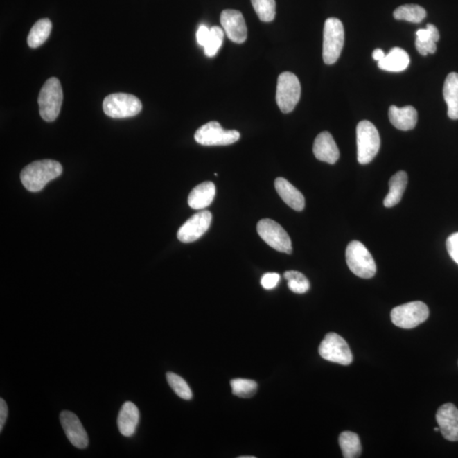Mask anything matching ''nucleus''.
I'll return each mask as SVG.
<instances>
[{
	"mask_svg": "<svg viewBox=\"0 0 458 458\" xmlns=\"http://www.w3.org/2000/svg\"><path fill=\"white\" fill-rule=\"evenodd\" d=\"M437 420L440 431L446 440L458 441V409L452 403L439 408Z\"/></svg>",
	"mask_w": 458,
	"mask_h": 458,
	"instance_id": "15",
	"label": "nucleus"
},
{
	"mask_svg": "<svg viewBox=\"0 0 458 458\" xmlns=\"http://www.w3.org/2000/svg\"><path fill=\"white\" fill-rule=\"evenodd\" d=\"M283 277L288 280V287L295 294H305L310 289V282L300 272L287 271Z\"/></svg>",
	"mask_w": 458,
	"mask_h": 458,
	"instance_id": "27",
	"label": "nucleus"
},
{
	"mask_svg": "<svg viewBox=\"0 0 458 458\" xmlns=\"http://www.w3.org/2000/svg\"><path fill=\"white\" fill-rule=\"evenodd\" d=\"M240 138V132L224 130L220 123L214 121L203 125L195 134V141L205 146H229L237 142Z\"/></svg>",
	"mask_w": 458,
	"mask_h": 458,
	"instance_id": "9",
	"label": "nucleus"
},
{
	"mask_svg": "<svg viewBox=\"0 0 458 458\" xmlns=\"http://www.w3.org/2000/svg\"><path fill=\"white\" fill-rule=\"evenodd\" d=\"M103 109L105 114L112 118H127L139 114L142 103L132 94H112L105 98Z\"/></svg>",
	"mask_w": 458,
	"mask_h": 458,
	"instance_id": "7",
	"label": "nucleus"
},
{
	"mask_svg": "<svg viewBox=\"0 0 458 458\" xmlns=\"http://www.w3.org/2000/svg\"><path fill=\"white\" fill-rule=\"evenodd\" d=\"M139 408L131 401L123 405L117 419V426L123 437H131L134 434L139 423Z\"/></svg>",
	"mask_w": 458,
	"mask_h": 458,
	"instance_id": "17",
	"label": "nucleus"
},
{
	"mask_svg": "<svg viewBox=\"0 0 458 458\" xmlns=\"http://www.w3.org/2000/svg\"><path fill=\"white\" fill-rule=\"evenodd\" d=\"M416 49L420 55L426 56L429 54H434L437 51V43L434 41H419L416 39Z\"/></svg>",
	"mask_w": 458,
	"mask_h": 458,
	"instance_id": "33",
	"label": "nucleus"
},
{
	"mask_svg": "<svg viewBox=\"0 0 458 458\" xmlns=\"http://www.w3.org/2000/svg\"><path fill=\"white\" fill-rule=\"evenodd\" d=\"M426 10L418 5H405L394 11L396 20H404L419 24L426 17Z\"/></svg>",
	"mask_w": 458,
	"mask_h": 458,
	"instance_id": "26",
	"label": "nucleus"
},
{
	"mask_svg": "<svg viewBox=\"0 0 458 458\" xmlns=\"http://www.w3.org/2000/svg\"><path fill=\"white\" fill-rule=\"evenodd\" d=\"M429 308L422 301H414L396 306L391 312V321L401 328H414L429 317Z\"/></svg>",
	"mask_w": 458,
	"mask_h": 458,
	"instance_id": "8",
	"label": "nucleus"
},
{
	"mask_svg": "<svg viewBox=\"0 0 458 458\" xmlns=\"http://www.w3.org/2000/svg\"><path fill=\"white\" fill-rule=\"evenodd\" d=\"M319 354L324 360L347 366L352 362L351 351L347 342L335 333H328L319 346Z\"/></svg>",
	"mask_w": 458,
	"mask_h": 458,
	"instance_id": "10",
	"label": "nucleus"
},
{
	"mask_svg": "<svg viewBox=\"0 0 458 458\" xmlns=\"http://www.w3.org/2000/svg\"><path fill=\"white\" fill-rule=\"evenodd\" d=\"M213 215L209 211H202L193 215L177 232V238L183 243H191L198 240L209 229Z\"/></svg>",
	"mask_w": 458,
	"mask_h": 458,
	"instance_id": "12",
	"label": "nucleus"
},
{
	"mask_svg": "<svg viewBox=\"0 0 458 458\" xmlns=\"http://www.w3.org/2000/svg\"><path fill=\"white\" fill-rule=\"evenodd\" d=\"M280 275L276 272H268L265 274L261 279V285L265 290H270L274 289L279 285Z\"/></svg>",
	"mask_w": 458,
	"mask_h": 458,
	"instance_id": "32",
	"label": "nucleus"
},
{
	"mask_svg": "<svg viewBox=\"0 0 458 458\" xmlns=\"http://www.w3.org/2000/svg\"><path fill=\"white\" fill-rule=\"evenodd\" d=\"M407 185V174L403 171L396 173L389 182V191L384 200V206L387 208L395 206L398 204Z\"/></svg>",
	"mask_w": 458,
	"mask_h": 458,
	"instance_id": "23",
	"label": "nucleus"
},
{
	"mask_svg": "<svg viewBox=\"0 0 458 458\" xmlns=\"http://www.w3.org/2000/svg\"><path fill=\"white\" fill-rule=\"evenodd\" d=\"M223 39H224V30L219 26H213L210 28L209 37L204 46L205 55L208 58H213L218 54L219 49L222 47Z\"/></svg>",
	"mask_w": 458,
	"mask_h": 458,
	"instance_id": "28",
	"label": "nucleus"
},
{
	"mask_svg": "<svg viewBox=\"0 0 458 458\" xmlns=\"http://www.w3.org/2000/svg\"><path fill=\"white\" fill-rule=\"evenodd\" d=\"M257 233L261 238L279 252L292 253V243L286 231L271 219H263L257 223Z\"/></svg>",
	"mask_w": 458,
	"mask_h": 458,
	"instance_id": "11",
	"label": "nucleus"
},
{
	"mask_svg": "<svg viewBox=\"0 0 458 458\" xmlns=\"http://www.w3.org/2000/svg\"><path fill=\"white\" fill-rule=\"evenodd\" d=\"M60 420L68 440L75 448L79 449L88 448V434L77 415L69 411H63L60 415Z\"/></svg>",
	"mask_w": 458,
	"mask_h": 458,
	"instance_id": "14",
	"label": "nucleus"
},
{
	"mask_svg": "<svg viewBox=\"0 0 458 458\" xmlns=\"http://www.w3.org/2000/svg\"><path fill=\"white\" fill-rule=\"evenodd\" d=\"M52 22L49 19L44 18L37 21L33 25L28 37V44L30 48L36 49L41 46L51 35Z\"/></svg>",
	"mask_w": 458,
	"mask_h": 458,
	"instance_id": "24",
	"label": "nucleus"
},
{
	"mask_svg": "<svg viewBox=\"0 0 458 458\" xmlns=\"http://www.w3.org/2000/svg\"><path fill=\"white\" fill-rule=\"evenodd\" d=\"M385 56V54L383 51L380 49H376V51H373V58L377 62H380V60H383Z\"/></svg>",
	"mask_w": 458,
	"mask_h": 458,
	"instance_id": "37",
	"label": "nucleus"
},
{
	"mask_svg": "<svg viewBox=\"0 0 458 458\" xmlns=\"http://www.w3.org/2000/svg\"><path fill=\"white\" fill-rule=\"evenodd\" d=\"M240 458H255V457H251V456H241Z\"/></svg>",
	"mask_w": 458,
	"mask_h": 458,
	"instance_id": "38",
	"label": "nucleus"
},
{
	"mask_svg": "<svg viewBox=\"0 0 458 458\" xmlns=\"http://www.w3.org/2000/svg\"><path fill=\"white\" fill-rule=\"evenodd\" d=\"M301 93V83L297 76L290 71L279 75L276 101L280 111L285 114L293 112L300 100Z\"/></svg>",
	"mask_w": 458,
	"mask_h": 458,
	"instance_id": "6",
	"label": "nucleus"
},
{
	"mask_svg": "<svg viewBox=\"0 0 458 458\" xmlns=\"http://www.w3.org/2000/svg\"><path fill=\"white\" fill-rule=\"evenodd\" d=\"M443 96L448 105V114L450 119H458V73H450L446 78Z\"/></svg>",
	"mask_w": 458,
	"mask_h": 458,
	"instance_id": "22",
	"label": "nucleus"
},
{
	"mask_svg": "<svg viewBox=\"0 0 458 458\" xmlns=\"http://www.w3.org/2000/svg\"><path fill=\"white\" fill-rule=\"evenodd\" d=\"M166 380H168L170 387L173 389V391L180 398L186 400L192 399L193 393L191 389L183 378L177 376L176 373L170 372L166 373Z\"/></svg>",
	"mask_w": 458,
	"mask_h": 458,
	"instance_id": "31",
	"label": "nucleus"
},
{
	"mask_svg": "<svg viewBox=\"0 0 458 458\" xmlns=\"http://www.w3.org/2000/svg\"><path fill=\"white\" fill-rule=\"evenodd\" d=\"M348 267L358 277L373 278L376 274V264L369 249L361 242L351 241L346 252Z\"/></svg>",
	"mask_w": 458,
	"mask_h": 458,
	"instance_id": "3",
	"label": "nucleus"
},
{
	"mask_svg": "<svg viewBox=\"0 0 458 458\" xmlns=\"http://www.w3.org/2000/svg\"><path fill=\"white\" fill-rule=\"evenodd\" d=\"M410 58L407 53L400 48H393L383 60L378 62L381 70L399 73L406 70L409 66Z\"/></svg>",
	"mask_w": 458,
	"mask_h": 458,
	"instance_id": "21",
	"label": "nucleus"
},
{
	"mask_svg": "<svg viewBox=\"0 0 458 458\" xmlns=\"http://www.w3.org/2000/svg\"><path fill=\"white\" fill-rule=\"evenodd\" d=\"M63 102V90L58 78H49L41 89L39 96L42 118L51 123L58 118Z\"/></svg>",
	"mask_w": 458,
	"mask_h": 458,
	"instance_id": "2",
	"label": "nucleus"
},
{
	"mask_svg": "<svg viewBox=\"0 0 458 458\" xmlns=\"http://www.w3.org/2000/svg\"><path fill=\"white\" fill-rule=\"evenodd\" d=\"M358 160L359 164H370L380 148V137L377 128L369 121H362L357 127Z\"/></svg>",
	"mask_w": 458,
	"mask_h": 458,
	"instance_id": "4",
	"label": "nucleus"
},
{
	"mask_svg": "<svg viewBox=\"0 0 458 458\" xmlns=\"http://www.w3.org/2000/svg\"><path fill=\"white\" fill-rule=\"evenodd\" d=\"M231 388L234 396L241 398H249L255 395L257 389V384L252 380L245 378H234L231 380Z\"/></svg>",
	"mask_w": 458,
	"mask_h": 458,
	"instance_id": "30",
	"label": "nucleus"
},
{
	"mask_svg": "<svg viewBox=\"0 0 458 458\" xmlns=\"http://www.w3.org/2000/svg\"><path fill=\"white\" fill-rule=\"evenodd\" d=\"M344 31L342 22L337 18H328L324 29L323 58L327 65H333L340 58L344 47Z\"/></svg>",
	"mask_w": 458,
	"mask_h": 458,
	"instance_id": "5",
	"label": "nucleus"
},
{
	"mask_svg": "<svg viewBox=\"0 0 458 458\" xmlns=\"http://www.w3.org/2000/svg\"><path fill=\"white\" fill-rule=\"evenodd\" d=\"M8 417V407L3 398L0 399V431H2Z\"/></svg>",
	"mask_w": 458,
	"mask_h": 458,
	"instance_id": "36",
	"label": "nucleus"
},
{
	"mask_svg": "<svg viewBox=\"0 0 458 458\" xmlns=\"http://www.w3.org/2000/svg\"><path fill=\"white\" fill-rule=\"evenodd\" d=\"M210 28L206 25L200 26L198 31L196 33L197 42L200 46H205L208 37H209Z\"/></svg>",
	"mask_w": 458,
	"mask_h": 458,
	"instance_id": "35",
	"label": "nucleus"
},
{
	"mask_svg": "<svg viewBox=\"0 0 458 458\" xmlns=\"http://www.w3.org/2000/svg\"><path fill=\"white\" fill-rule=\"evenodd\" d=\"M339 443L344 458L359 457L362 453L360 439L355 433L344 431L340 435Z\"/></svg>",
	"mask_w": 458,
	"mask_h": 458,
	"instance_id": "25",
	"label": "nucleus"
},
{
	"mask_svg": "<svg viewBox=\"0 0 458 458\" xmlns=\"http://www.w3.org/2000/svg\"><path fill=\"white\" fill-rule=\"evenodd\" d=\"M254 10L261 21L270 22L276 16L275 0H252Z\"/></svg>",
	"mask_w": 458,
	"mask_h": 458,
	"instance_id": "29",
	"label": "nucleus"
},
{
	"mask_svg": "<svg viewBox=\"0 0 458 458\" xmlns=\"http://www.w3.org/2000/svg\"><path fill=\"white\" fill-rule=\"evenodd\" d=\"M221 24L229 39L236 44H243L247 39V26L240 11L225 10L221 14Z\"/></svg>",
	"mask_w": 458,
	"mask_h": 458,
	"instance_id": "13",
	"label": "nucleus"
},
{
	"mask_svg": "<svg viewBox=\"0 0 458 458\" xmlns=\"http://www.w3.org/2000/svg\"><path fill=\"white\" fill-rule=\"evenodd\" d=\"M389 117L393 126L401 131L414 130L418 122V112L412 107L399 108L392 105L389 109Z\"/></svg>",
	"mask_w": 458,
	"mask_h": 458,
	"instance_id": "19",
	"label": "nucleus"
},
{
	"mask_svg": "<svg viewBox=\"0 0 458 458\" xmlns=\"http://www.w3.org/2000/svg\"><path fill=\"white\" fill-rule=\"evenodd\" d=\"M276 191L288 206L294 211H301L305 208L304 195L283 177L275 180Z\"/></svg>",
	"mask_w": 458,
	"mask_h": 458,
	"instance_id": "18",
	"label": "nucleus"
},
{
	"mask_svg": "<svg viewBox=\"0 0 458 458\" xmlns=\"http://www.w3.org/2000/svg\"><path fill=\"white\" fill-rule=\"evenodd\" d=\"M434 431H437V432H438V431H440V428H434Z\"/></svg>",
	"mask_w": 458,
	"mask_h": 458,
	"instance_id": "39",
	"label": "nucleus"
},
{
	"mask_svg": "<svg viewBox=\"0 0 458 458\" xmlns=\"http://www.w3.org/2000/svg\"><path fill=\"white\" fill-rule=\"evenodd\" d=\"M215 195V186L213 182H204L193 188L188 195V206L195 210H202L209 206Z\"/></svg>",
	"mask_w": 458,
	"mask_h": 458,
	"instance_id": "20",
	"label": "nucleus"
},
{
	"mask_svg": "<svg viewBox=\"0 0 458 458\" xmlns=\"http://www.w3.org/2000/svg\"><path fill=\"white\" fill-rule=\"evenodd\" d=\"M62 171V166L58 161L53 160L34 161L22 170L21 183L28 191L39 192L49 182L60 177Z\"/></svg>",
	"mask_w": 458,
	"mask_h": 458,
	"instance_id": "1",
	"label": "nucleus"
},
{
	"mask_svg": "<svg viewBox=\"0 0 458 458\" xmlns=\"http://www.w3.org/2000/svg\"><path fill=\"white\" fill-rule=\"evenodd\" d=\"M314 156L321 161L335 164L340 158V150L333 136L328 132L317 136L313 145Z\"/></svg>",
	"mask_w": 458,
	"mask_h": 458,
	"instance_id": "16",
	"label": "nucleus"
},
{
	"mask_svg": "<svg viewBox=\"0 0 458 458\" xmlns=\"http://www.w3.org/2000/svg\"><path fill=\"white\" fill-rule=\"evenodd\" d=\"M446 248L452 259L458 264V233L450 236L446 240Z\"/></svg>",
	"mask_w": 458,
	"mask_h": 458,
	"instance_id": "34",
	"label": "nucleus"
}]
</instances>
